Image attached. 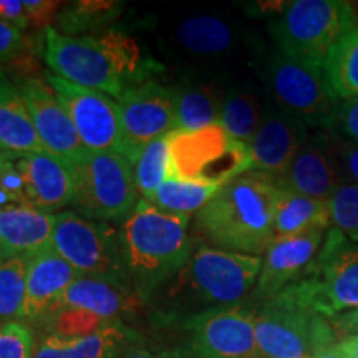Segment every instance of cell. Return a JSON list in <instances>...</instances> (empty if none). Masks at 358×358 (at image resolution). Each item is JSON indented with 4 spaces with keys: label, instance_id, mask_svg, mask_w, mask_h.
<instances>
[{
    "label": "cell",
    "instance_id": "1",
    "mask_svg": "<svg viewBox=\"0 0 358 358\" xmlns=\"http://www.w3.org/2000/svg\"><path fill=\"white\" fill-rule=\"evenodd\" d=\"M280 192L275 178L248 171L219 187L196 222L216 249L259 257L275 241Z\"/></svg>",
    "mask_w": 358,
    "mask_h": 358
},
{
    "label": "cell",
    "instance_id": "2",
    "mask_svg": "<svg viewBox=\"0 0 358 358\" xmlns=\"http://www.w3.org/2000/svg\"><path fill=\"white\" fill-rule=\"evenodd\" d=\"M43 57L57 77L118 100L128 87L146 80L141 48L120 30L101 35H65L47 27Z\"/></svg>",
    "mask_w": 358,
    "mask_h": 358
},
{
    "label": "cell",
    "instance_id": "3",
    "mask_svg": "<svg viewBox=\"0 0 358 358\" xmlns=\"http://www.w3.org/2000/svg\"><path fill=\"white\" fill-rule=\"evenodd\" d=\"M120 234L129 287L140 299L153 297L194 250L189 216L161 211L145 199L138 201Z\"/></svg>",
    "mask_w": 358,
    "mask_h": 358
},
{
    "label": "cell",
    "instance_id": "4",
    "mask_svg": "<svg viewBox=\"0 0 358 358\" xmlns=\"http://www.w3.org/2000/svg\"><path fill=\"white\" fill-rule=\"evenodd\" d=\"M261 268V257L201 245L192 250L181 271L156 292H163L164 301L181 310L232 307L257 284Z\"/></svg>",
    "mask_w": 358,
    "mask_h": 358
},
{
    "label": "cell",
    "instance_id": "5",
    "mask_svg": "<svg viewBox=\"0 0 358 358\" xmlns=\"http://www.w3.org/2000/svg\"><path fill=\"white\" fill-rule=\"evenodd\" d=\"M275 297L325 319L357 308L358 245L348 244L338 229L329 231L312 274L285 287Z\"/></svg>",
    "mask_w": 358,
    "mask_h": 358
},
{
    "label": "cell",
    "instance_id": "6",
    "mask_svg": "<svg viewBox=\"0 0 358 358\" xmlns=\"http://www.w3.org/2000/svg\"><path fill=\"white\" fill-rule=\"evenodd\" d=\"M71 169L75 176L71 206L80 216L101 222L127 221L140 201L131 159L115 151L87 150Z\"/></svg>",
    "mask_w": 358,
    "mask_h": 358
},
{
    "label": "cell",
    "instance_id": "7",
    "mask_svg": "<svg viewBox=\"0 0 358 358\" xmlns=\"http://www.w3.org/2000/svg\"><path fill=\"white\" fill-rule=\"evenodd\" d=\"M355 13L342 0H295L272 25L277 53L322 66L327 53L353 30Z\"/></svg>",
    "mask_w": 358,
    "mask_h": 358
},
{
    "label": "cell",
    "instance_id": "8",
    "mask_svg": "<svg viewBox=\"0 0 358 358\" xmlns=\"http://www.w3.org/2000/svg\"><path fill=\"white\" fill-rule=\"evenodd\" d=\"M169 155L171 178L182 181L222 186L250 171L249 146L231 138L221 123L196 131H173Z\"/></svg>",
    "mask_w": 358,
    "mask_h": 358
},
{
    "label": "cell",
    "instance_id": "9",
    "mask_svg": "<svg viewBox=\"0 0 358 358\" xmlns=\"http://www.w3.org/2000/svg\"><path fill=\"white\" fill-rule=\"evenodd\" d=\"M52 248L80 275L129 287L122 234L110 222L92 221L75 211L55 214Z\"/></svg>",
    "mask_w": 358,
    "mask_h": 358
},
{
    "label": "cell",
    "instance_id": "10",
    "mask_svg": "<svg viewBox=\"0 0 358 358\" xmlns=\"http://www.w3.org/2000/svg\"><path fill=\"white\" fill-rule=\"evenodd\" d=\"M254 329L262 358H312L320 348L338 343L329 319L280 297H272L254 315Z\"/></svg>",
    "mask_w": 358,
    "mask_h": 358
},
{
    "label": "cell",
    "instance_id": "11",
    "mask_svg": "<svg viewBox=\"0 0 358 358\" xmlns=\"http://www.w3.org/2000/svg\"><path fill=\"white\" fill-rule=\"evenodd\" d=\"M267 82L279 110L312 128H332L340 101L322 66L275 53L268 62Z\"/></svg>",
    "mask_w": 358,
    "mask_h": 358
},
{
    "label": "cell",
    "instance_id": "12",
    "mask_svg": "<svg viewBox=\"0 0 358 358\" xmlns=\"http://www.w3.org/2000/svg\"><path fill=\"white\" fill-rule=\"evenodd\" d=\"M47 83L65 106L87 150L115 151L127 156L118 101L106 93L78 87L57 75H48Z\"/></svg>",
    "mask_w": 358,
    "mask_h": 358
},
{
    "label": "cell",
    "instance_id": "13",
    "mask_svg": "<svg viewBox=\"0 0 358 358\" xmlns=\"http://www.w3.org/2000/svg\"><path fill=\"white\" fill-rule=\"evenodd\" d=\"M118 105L127 156L133 164L143 148L176 131V98L173 88L155 80L128 87Z\"/></svg>",
    "mask_w": 358,
    "mask_h": 358
},
{
    "label": "cell",
    "instance_id": "14",
    "mask_svg": "<svg viewBox=\"0 0 358 358\" xmlns=\"http://www.w3.org/2000/svg\"><path fill=\"white\" fill-rule=\"evenodd\" d=\"M192 352L198 358H262L254 313L221 307L191 315L186 322Z\"/></svg>",
    "mask_w": 358,
    "mask_h": 358
},
{
    "label": "cell",
    "instance_id": "15",
    "mask_svg": "<svg viewBox=\"0 0 358 358\" xmlns=\"http://www.w3.org/2000/svg\"><path fill=\"white\" fill-rule=\"evenodd\" d=\"M20 92L45 150L66 161L70 166L77 163L87 153V148L50 85L43 80L29 78L22 83Z\"/></svg>",
    "mask_w": 358,
    "mask_h": 358
},
{
    "label": "cell",
    "instance_id": "16",
    "mask_svg": "<svg viewBox=\"0 0 358 358\" xmlns=\"http://www.w3.org/2000/svg\"><path fill=\"white\" fill-rule=\"evenodd\" d=\"M325 231H312L307 234L274 241L267 249L259 274L256 299L271 301L285 287L306 279L312 274L324 244Z\"/></svg>",
    "mask_w": 358,
    "mask_h": 358
},
{
    "label": "cell",
    "instance_id": "17",
    "mask_svg": "<svg viewBox=\"0 0 358 358\" xmlns=\"http://www.w3.org/2000/svg\"><path fill=\"white\" fill-rule=\"evenodd\" d=\"M12 158L20 174L22 187L30 208L55 214L73 204L75 176L66 161L48 151Z\"/></svg>",
    "mask_w": 358,
    "mask_h": 358
},
{
    "label": "cell",
    "instance_id": "18",
    "mask_svg": "<svg viewBox=\"0 0 358 358\" xmlns=\"http://www.w3.org/2000/svg\"><path fill=\"white\" fill-rule=\"evenodd\" d=\"M307 127L282 110L267 108L256 136L249 143L250 171L280 178L307 143Z\"/></svg>",
    "mask_w": 358,
    "mask_h": 358
},
{
    "label": "cell",
    "instance_id": "19",
    "mask_svg": "<svg viewBox=\"0 0 358 358\" xmlns=\"http://www.w3.org/2000/svg\"><path fill=\"white\" fill-rule=\"evenodd\" d=\"M80 274L52 245L29 259L22 320H45L60 307L62 299Z\"/></svg>",
    "mask_w": 358,
    "mask_h": 358
},
{
    "label": "cell",
    "instance_id": "20",
    "mask_svg": "<svg viewBox=\"0 0 358 358\" xmlns=\"http://www.w3.org/2000/svg\"><path fill=\"white\" fill-rule=\"evenodd\" d=\"M340 179L342 174L330 150L329 138H313L299 151L287 173L275 181L282 191L329 201L342 182Z\"/></svg>",
    "mask_w": 358,
    "mask_h": 358
},
{
    "label": "cell",
    "instance_id": "21",
    "mask_svg": "<svg viewBox=\"0 0 358 358\" xmlns=\"http://www.w3.org/2000/svg\"><path fill=\"white\" fill-rule=\"evenodd\" d=\"M55 214L30 206L0 208V259L32 257L52 245Z\"/></svg>",
    "mask_w": 358,
    "mask_h": 358
},
{
    "label": "cell",
    "instance_id": "22",
    "mask_svg": "<svg viewBox=\"0 0 358 358\" xmlns=\"http://www.w3.org/2000/svg\"><path fill=\"white\" fill-rule=\"evenodd\" d=\"M134 340L131 330L122 320H116L85 337L45 335L34 358H120Z\"/></svg>",
    "mask_w": 358,
    "mask_h": 358
},
{
    "label": "cell",
    "instance_id": "23",
    "mask_svg": "<svg viewBox=\"0 0 358 358\" xmlns=\"http://www.w3.org/2000/svg\"><path fill=\"white\" fill-rule=\"evenodd\" d=\"M43 151L47 150L40 140L20 87L0 77V153L24 156Z\"/></svg>",
    "mask_w": 358,
    "mask_h": 358
},
{
    "label": "cell",
    "instance_id": "24",
    "mask_svg": "<svg viewBox=\"0 0 358 358\" xmlns=\"http://www.w3.org/2000/svg\"><path fill=\"white\" fill-rule=\"evenodd\" d=\"M134 297L140 299L131 289L111 280L80 275L65 292L58 308H78L106 322H116L131 310Z\"/></svg>",
    "mask_w": 358,
    "mask_h": 358
},
{
    "label": "cell",
    "instance_id": "25",
    "mask_svg": "<svg viewBox=\"0 0 358 358\" xmlns=\"http://www.w3.org/2000/svg\"><path fill=\"white\" fill-rule=\"evenodd\" d=\"M176 98V131L196 129L221 123L226 92L208 80L186 77L173 87Z\"/></svg>",
    "mask_w": 358,
    "mask_h": 358
},
{
    "label": "cell",
    "instance_id": "26",
    "mask_svg": "<svg viewBox=\"0 0 358 358\" xmlns=\"http://www.w3.org/2000/svg\"><path fill=\"white\" fill-rule=\"evenodd\" d=\"M173 38L182 52L194 57H219L236 47L237 32L219 17L198 15L181 22Z\"/></svg>",
    "mask_w": 358,
    "mask_h": 358
},
{
    "label": "cell",
    "instance_id": "27",
    "mask_svg": "<svg viewBox=\"0 0 358 358\" xmlns=\"http://www.w3.org/2000/svg\"><path fill=\"white\" fill-rule=\"evenodd\" d=\"M327 199L282 191L275 213V241L302 236L312 231H325L330 226Z\"/></svg>",
    "mask_w": 358,
    "mask_h": 358
},
{
    "label": "cell",
    "instance_id": "28",
    "mask_svg": "<svg viewBox=\"0 0 358 358\" xmlns=\"http://www.w3.org/2000/svg\"><path fill=\"white\" fill-rule=\"evenodd\" d=\"M322 71L337 100L358 96V29L350 30L330 48Z\"/></svg>",
    "mask_w": 358,
    "mask_h": 358
},
{
    "label": "cell",
    "instance_id": "29",
    "mask_svg": "<svg viewBox=\"0 0 358 358\" xmlns=\"http://www.w3.org/2000/svg\"><path fill=\"white\" fill-rule=\"evenodd\" d=\"M266 110L261 98L250 90H229L224 100L221 124L231 138L249 145L261 127Z\"/></svg>",
    "mask_w": 358,
    "mask_h": 358
},
{
    "label": "cell",
    "instance_id": "30",
    "mask_svg": "<svg viewBox=\"0 0 358 358\" xmlns=\"http://www.w3.org/2000/svg\"><path fill=\"white\" fill-rule=\"evenodd\" d=\"M219 187L221 186L168 178L158 187L150 203L159 208L161 211L179 214V216H191V214L199 213L214 198Z\"/></svg>",
    "mask_w": 358,
    "mask_h": 358
},
{
    "label": "cell",
    "instance_id": "31",
    "mask_svg": "<svg viewBox=\"0 0 358 358\" xmlns=\"http://www.w3.org/2000/svg\"><path fill=\"white\" fill-rule=\"evenodd\" d=\"M169 134L143 148L140 156L134 161V182H136L140 199L150 201L158 191V187L168 178H171Z\"/></svg>",
    "mask_w": 358,
    "mask_h": 358
},
{
    "label": "cell",
    "instance_id": "32",
    "mask_svg": "<svg viewBox=\"0 0 358 358\" xmlns=\"http://www.w3.org/2000/svg\"><path fill=\"white\" fill-rule=\"evenodd\" d=\"M30 257L0 259V325L22 320Z\"/></svg>",
    "mask_w": 358,
    "mask_h": 358
},
{
    "label": "cell",
    "instance_id": "33",
    "mask_svg": "<svg viewBox=\"0 0 358 358\" xmlns=\"http://www.w3.org/2000/svg\"><path fill=\"white\" fill-rule=\"evenodd\" d=\"M330 221L335 229L358 243V185L352 181L340 182L329 199Z\"/></svg>",
    "mask_w": 358,
    "mask_h": 358
},
{
    "label": "cell",
    "instance_id": "34",
    "mask_svg": "<svg viewBox=\"0 0 358 358\" xmlns=\"http://www.w3.org/2000/svg\"><path fill=\"white\" fill-rule=\"evenodd\" d=\"M50 327V334L57 337L73 338V337H85V335L95 334L103 327L110 325L111 322H106L93 313L78 310V308H57L50 315L45 319Z\"/></svg>",
    "mask_w": 358,
    "mask_h": 358
},
{
    "label": "cell",
    "instance_id": "35",
    "mask_svg": "<svg viewBox=\"0 0 358 358\" xmlns=\"http://www.w3.org/2000/svg\"><path fill=\"white\" fill-rule=\"evenodd\" d=\"M116 3L113 2H78L65 13L62 19L60 34L87 30L110 22L115 15Z\"/></svg>",
    "mask_w": 358,
    "mask_h": 358
},
{
    "label": "cell",
    "instance_id": "36",
    "mask_svg": "<svg viewBox=\"0 0 358 358\" xmlns=\"http://www.w3.org/2000/svg\"><path fill=\"white\" fill-rule=\"evenodd\" d=\"M0 358H34L32 332L22 322L0 325Z\"/></svg>",
    "mask_w": 358,
    "mask_h": 358
},
{
    "label": "cell",
    "instance_id": "37",
    "mask_svg": "<svg viewBox=\"0 0 358 358\" xmlns=\"http://www.w3.org/2000/svg\"><path fill=\"white\" fill-rule=\"evenodd\" d=\"M330 150L337 161L340 174H345L358 185V143L347 140H330Z\"/></svg>",
    "mask_w": 358,
    "mask_h": 358
},
{
    "label": "cell",
    "instance_id": "38",
    "mask_svg": "<svg viewBox=\"0 0 358 358\" xmlns=\"http://www.w3.org/2000/svg\"><path fill=\"white\" fill-rule=\"evenodd\" d=\"M332 129L347 141L358 143V96L340 101Z\"/></svg>",
    "mask_w": 358,
    "mask_h": 358
},
{
    "label": "cell",
    "instance_id": "39",
    "mask_svg": "<svg viewBox=\"0 0 358 358\" xmlns=\"http://www.w3.org/2000/svg\"><path fill=\"white\" fill-rule=\"evenodd\" d=\"M24 48V30L0 20V62L10 60Z\"/></svg>",
    "mask_w": 358,
    "mask_h": 358
},
{
    "label": "cell",
    "instance_id": "40",
    "mask_svg": "<svg viewBox=\"0 0 358 358\" xmlns=\"http://www.w3.org/2000/svg\"><path fill=\"white\" fill-rule=\"evenodd\" d=\"M0 20L24 30L30 25L25 2L20 0H0Z\"/></svg>",
    "mask_w": 358,
    "mask_h": 358
},
{
    "label": "cell",
    "instance_id": "41",
    "mask_svg": "<svg viewBox=\"0 0 358 358\" xmlns=\"http://www.w3.org/2000/svg\"><path fill=\"white\" fill-rule=\"evenodd\" d=\"M329 320L340 340L352 337V335H358V307L353 308V310L340 313V315H335Z\"/></svg>",
    "mask_w": 358,
    "mask_h": 358
},
{
    "label": "cell",
    "instance_id": "42",
    "mask_svg": "<svg viewBox=\"0 0 358 358\" xmlns=\"http://www.w3.org/2000/svg\"><path fill=\"white\" fill-rule=\"evenodd\" d=\"M120 358H168L166 355H156V353L150 352L146 347L140 345V343L134 340L129 345L124 348Z\"/></svg>",
    "mask_w": 358,
    "mask_h": 358
},
{
    "label": "cell",
    "instance_id": "43",
    "mask_svg": "<svg viewBox=\"0 0 358 358\" xmlns=\"http://www.w3.org/2000/svg\"><path fill=\"white\" fill-rule=\"evenodd\" d=\"M337 347L345 358H358V335L338 340Z\"/></svg>",
    "mask_w": 358,
    "mask_h": 358
},
{
    "label": "cell",
    "instance_id": "44",
    "mask_svg": "<svg viewBox=\"0 0 358 358\" xmlns=\"http://www.w3.org/2000/svg\"><path fill=\"white\" fill-rule=\"evenodd\" d=\"M312 358H345V357H343V353L338 350L337 343H335V345L320 348L319 352L313 353Z\"/></svg>",
    "mask_w": 358,
    "mask_h": 358
},
{
    "label": "cell",
    "instance_id": "45",
    "mask_svg": "<svg viewBox=\"0 0 358 358\" xmlns=\"http://www.w3.org/2000/svg\"><path fill=\"white\" fill-rule=\"evenodd\" d=\"M2 159H3V155L0 153V164H2Z\"/></svg>",
    "mask_w": 358,
    "mask_h": 358
}]
</instances>
